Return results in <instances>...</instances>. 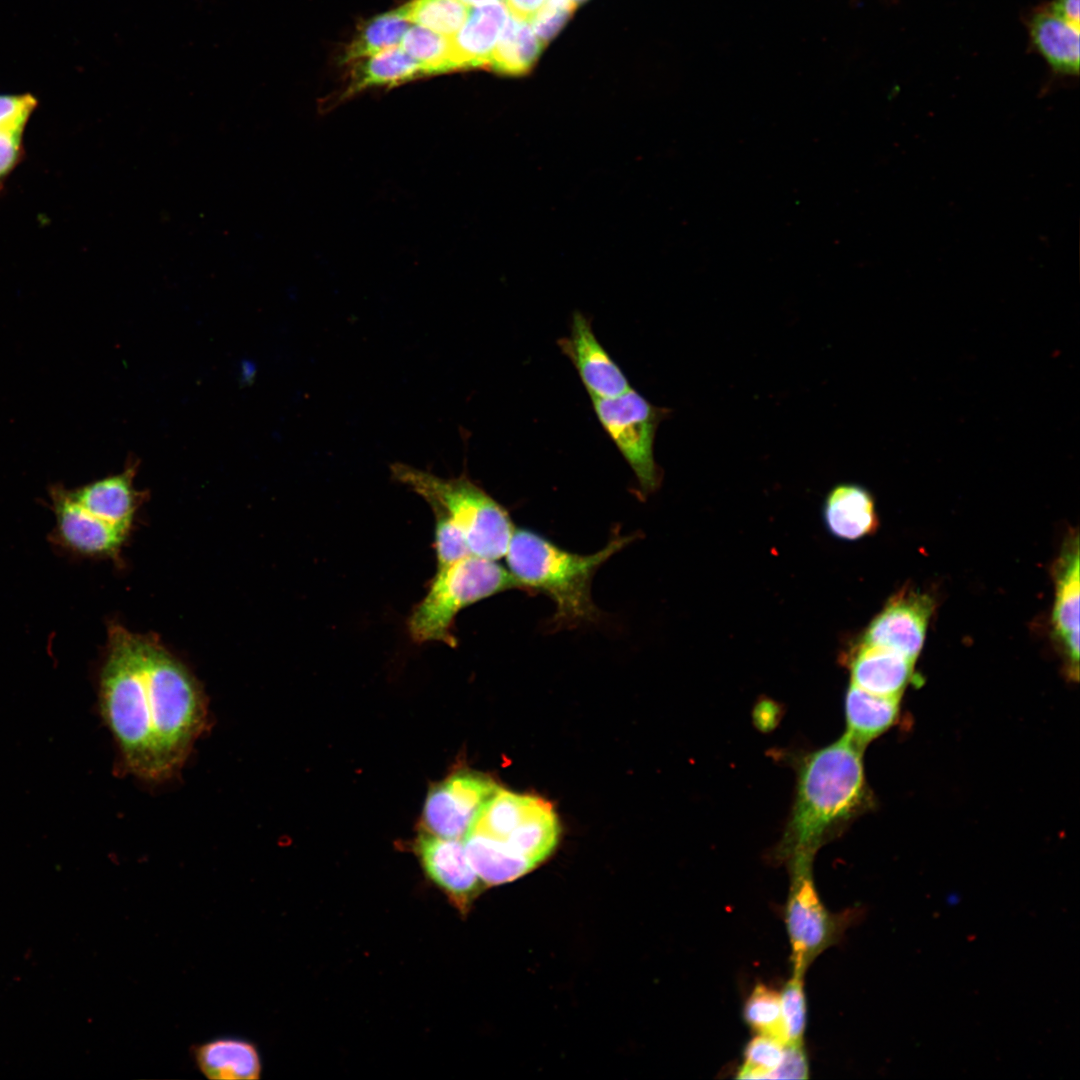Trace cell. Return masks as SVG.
I'll return each mask as SVG.
<instances>
[{"label":"cell","instance_id":"1","mask_svg":"<svg viewBox=\"0 0 1080 1080\" xmlns=\"http://www.w3.org/2000/svg\"><path fill=\"white\" fill-rule=\"evenodd\" d=\"M98 709L123 766L145 780L174 775L207 725L190 670L153 634L111 624L98 673Z\"/></svg>","mask_w":1080,"mask_h":1080},{"label":"cell","instance_id":"2","mask_svg":"<svg viewBox=\"0 0 1080 1080\" xmlns=\"http://www.w3.org/2000/svg\"><path fill=\"white\" fill-rule=\"evenodd\" d=\"M863 750L844 735L802 758L795 801L779 847L795 873L808 871L817 849L871 806Z\"/></svg>","mask_w":1080,"mask_h":1080},{"label":"cell","instance_id":"3","mask_svg":"<svg viewBox=\"0 0 1080 1080\" xmlns=\"http://www.w3.org/2000/svg\"><path fill=\"white\" fill-rule=\"evenodd\" d=\"M137 467L130 459L121 473L75 489L53 487L56 544L83 556L116 558L145 498L133 484Z\"/></svg>","mask_w":1080,"mask_h":1080},{"label":"cell","instance_id":"4","mask_svg":"<svg viewBox=\"0 0 1080 1080\" xmlns=\"http://www.w3.org/2000/svg\"><path fill=\"white\" fill-rule=\"evenodd\" d=\"M633 539V536H617L596 553L580 555L558 547L534 531L517 529L505 556L508 570L522 588L542 592L553 600L554 623L576 624L598 617L599 611L591 597L592 578L603 563Z\"/></svg>","mask_w":1080,"mask_h":1080},{"label":"cell","instance_id":"5","mask_svg":"<svg viewBox=\"0 0 1080 1080\" xmlns=\"http://www.w3.org/2000/svg\"><path fill=\"white\" fill-rule=\"evenodd\" d=\"M393 480L442 510L461 530L472 555L498 560L506 555L514 534L508 511L465 473L442 478L404 464L390 467Z\"/></svg>","mask_w":1080,"mask_h":1080},{"label":"cell","instance_id":"6","mask_svg":"<svg viewBox=\"0 0 1080 1080\" xmlns=\"http://www.w3.org/2000/svg\"><path fill=\"white\" fill-rule=\"evenodd\" d=\"M514 588L522 586L508 569L475 555L437 569L426 595L409 616V634L417 643L438 641L454 647V620L462 609Z\"/></svg>","mask_w":1080,"mask_h":1080},{"label":"cell","instance_id":"7","mask_svg":"<svg viewBox=\"0 0 1080 1080\" xmlns=\"http://www.w3.org/2000/svg\"><path fill=\"white\" fill-rule=\"evenodd\" d=\"M594 412L634 472L643 494L655 491L661 471L654 459L660 422L671 412L652 405L633 388L612 398H591Z\"/></svg>","mask_w":1080,"mask_h":1080},{"label":"cell","instance_id":"8","mask_svg":"<svg viewBox=\"0 0 1080 1080\" xmlns=\"http://www.w3.org/2000/svg\"><path fill=\"white\" fill-rule=\"evenodd\" d=\"M499 788L492 778L474 771H458L432 785L423 811L425 830L442 838L463 839Z\"/></svg>","mask_w":1080,"mask_h":1080},{"label":"cell","instance_id":"9","mask_svg":"<svg viewBox=\"0 0 1080 1080\" xmlns=\"http://www.w3.org/2000/svg\"><path fill=\"white\" fill-rule=\"evenodd\" d=\"M808 872L795 873L785 913L794 975L801 977L810 962L840 935L842 923L856 920L863 912L851 911L843 920L833 918L822 904Z\"/></svg>","mask_w":1080,"mask_h":1080},{"label":"cell","instance_id":"10","mask_svg":"<svg viewBox=\"0 0 1080 1080\" xmlns=\"http://www.w3.org/2000/svg\"><path fill=\"white\" fill-rule=\"evenodd\" d=\"M413 849L428 878L460 914L466 915L485 886L472 868L463 843L425 830L415 839Z\"/></svg>","mask_w":1080,"mask_h":1080},{"label":"cell","instance_id":"11","mask_svg":"<svg viewBox=\"0 0 1080 1080\" xmlns=\"http://www.w3.org/2000/svg\"><path fill=\"white\" fill-rule=\"evenodd\" d=\"M932 610L933 601L928 595L903 590L871 621L861 642L894 650L915 661L923 647Z\"/></svg>","mask_w":1080,"mask_h":1080},{"label":"cell","instance_id":"12","mask_svg":"<svg viewBox=\"0 0 1080 1080\" xmlns=\"http://www.w3.org/2000/svg\"><path fill=\"white\" fill-rule=\"evenodd\" d=\"M571 360L591 398L616 397L631 388L620 367L596 338L590 320L573 315L568 337L558 341Z\"/></svg>","mask_w":1080,"mask_h":1080},{"label":"cell","instance_id":"13","mask_svg":"<svg viewBox=\"0 0 1080 1080\" xmlns=\"http://www.w3.org/2000/svg\"><path fill=\"white\" fill-rule=\"evenodd\" d=\"M1054 638L1064 654L1068 673L1078 679L1079 666V540L1070 535L1054 567Z\"/></svg>","mask_w":1080,"mask_h":1080},{"label":"cell","instance_id":"14","mask_svg":"<svg viewBox=\"0 0 1080 1080\" xmlns=\"http://www.w3.org/2000/svg\"><path fill=\"white\" fill-rule=\"evenodd\" d=\"M914 662L894 650L860 642L849 657L851 684L873 694L900 698L913 680Z\"/></svg>","mask_w":1080,"mask_h":1080},{"label":"cell","instance_id":"15","mask_svg":"<svg viewBox=\"0 0 1080 1080\" xmlns=\"http://www.w3.org/2000/svg\"><path fill=\"white\" fill-rule=\"evenodd\" d=\"M198 1070L211 1080H255L263 1071L260 1052L250 1040L216 1037L192 1047Z\"/></svg>","mask_w":1080,"mask_h":1080},{"label":"cell","instance_id":"16","mask_svg":"<svg viewBox=\"0 0 1080 1080\" xmlns=\"http://www.w3.org/2000/svg\"><path fill=\"white\" fill-rule=\"evenodd\" d=\"M507 17L500 1L469 10L465 23L450 37L454 68L487 67Z\"/></svg>","mask_w":1080,"mask_h":1080},{"label":"cell","instance_id":"17","mask_svg":"<svg viewBox=\"0 0 1080 1080\" xmlns=\"http://www.w3.org/2000/svg\"><path fill=\"white\" fill-rule=\"evenodd\" d=\"M826 528L842 540H857L878 528L875 502L871 493L858 484L841 483L828 493L823 508Z\"/></svg>","mask_w":1080,"mask_h":1080},{"label":"cell","instance_id":"18","mask_svg":"<svg viewBox=\"0 0 1080 1080\" xmlns=\"http://www.w3.org/2000/svg\"><path fill=\"white\" fill-rule=\"evenodd\" d=\"M1028 30L1034 47L1054 72L1069 76L1079 74V28L1043 8L1030 17Z\"/></svg>","mask_w":1080,"mask_h":1080},{"label":"cell","instance_id":"19","mask_svg":"<svg viewBox=\"0 0 1080 1080\" xmlns=\"http://www.w3.org/2000/svg\"><path fill=\"white\" fill-rule=\"evenodd\" d=\"M899 700L897 697L873 694L851 684L845 696V736L864 748L895 724Z\"/></svg>","mask_w":1080,"mask_h":1080},{"label":"cell","instance_id":"20","mask_svg":"<svg viewBox=\"0 0 1080 1080\" xmlns=\"http://www.w3.org/2000/svg\"><path fill=\"white\" fill-rule=\"evenodd\" d=\"M467 858L485 887L511 882L536 865L511 851L503 842L469 831L463 838Z\"/></svg>","mask_w":1080,"mask_h":1080},{"label":"cell","instance_id":"21","mask_svg":"<svg viewBox=\"0 0 1080 1080\" xmlns=\"http://www.w3.org/2000/svg\"><path fill=\"white\" fill-rule=\"evenodd\" d=\"M559 834V821L552 805L541 799L501 842L514 853L537 865L553 852Z\"/></svg>","mask_w":1080,"mask_h":1080},{"label":"cell","instance_id":"22","mask_svg":"<svg viewBox=\"0 0 1080 1080\" xmlns=\"http://www.w3.org/2000/svg\"><path fill=\"white\" fill-rule=\"evenodd\" d=\"M543 48L528 21L509 14L487 67L505 74L524 73L535 63Z\"/></svg>","mask_w":1080,"mask_h":1080},{"label":"cell","instance_id":"23","mask_svg":"<svg viewBox=\"0 0 1080 1080\" xmlns=\"http://www.w3.org/2000/svg\"><path fill=\"white\" fill-rule=\"evenodd\" d=\"M369 57L356 71L350 93L375 85L399 84L424 74L420 65L398 46Z\"/></svg>","mask_w":1080,"mask_h":1080},{"label":"cell","instance_id":"24","mask_svg":"<svg viewBox=\"0 0 1080 1080\" xmlns=\"http://www.w3.org/2000/svg\"><path fill=\"white\" fill-rule=\"evenodd\" d=\"M404 6L371 20L346 51V60L372 56L398 46L409 24Z\"/></svg>","mask_w":1080,"mask_h":1080},{"label":"cell","instance_id":"25","mask_svg":"<svg viewBox=\"0 0 1080 1080\" xmlns=\"http://www.w3.org/2000/svg\"><path fill=\"white\" fill-rule=\"evenodd\" d=\"M401 48L420 65L424 74L455 70L450 37L416 25L404 34Z\"/></svg>","mask_w":1080,"mask_h":1080},{"label":"cell","instance_id":"26","mask_svg":"<svg viewBox=\"0 0 1080 1080\" xmlns=\"http://www.w3.org/2000/svg\"><path fill=\"white\" fill-rule=\"evenodd\" d=\"M744 1020L758 1035L787 1044L780 994L765 984H757L745 1001Z\"/></svg>","mask_w":1080,"mask_h":1080},{"label":"cell","instance_id":"27","mask_svg":"<svg viewBox=\"0 0 1080 1080\" xmlns=\"http://www.w3.org/2000/svg\"><path fill=\"white\" fill-rule=\"evenodd\" d=\"M404 8L410 22L446 37L462 27L470 10L459 0H413Z\"/></svg>","mask_w":1080,"mask_h":1080},{"label":"cell","instance_id":"28","mask_svg":"<svg viewBox=\"0 0 1080 1080\" xmlns=\"http://www.w3.org/2000/svg\"><path fill=\"white\" fill-rule=\"evenodd\" d=\"M784 1046L768 1036L758 1035L751 1039L745 1047L744 1063L737 1078L770 1079L782 1060Z\"/></svg>","mask_w":1080,"mask_h":1080},{"label":"cell","instance_id":"29","mask_svg":"<svg viewBox=\"0 0 1080 1080\" xmlns=\"http://www.w3.org/2000/svg\"><path fill=\"white\" fill-rule=\"evenodd\" d=\"M435 516L434 547L437 569L447 567L472 555L466 539L456 524L440 509L432 508Z\"/></svg>","mask_w":1080,"mask_h":1080},{"label":"cell","instance_id":"30","mask_svg":"<svg viewBox=\"0 0 1080 1080\" xmlns=\"http://www.w3.org/2000/svg\"><path fill=\"white\" fill-rule=\"evenodd\" d=\"M787 1044H802L806 1026V999L801 976L794 975L780 994Z\"/></svg>","mask_w":1080,"mask_h":1080},{"label":"cell","instance_id":"31","mask_svg":"<svg viewBox=\"0 0 1080 1080\" xmlns=\"http://www.w3.org/2000/svg\"><path fill=\"white\" fill-rule=\"evenodd\" d=\"M37 99L29 94L0 95V130H24Z\"/></svg>","mask_w":1080,"mask_h":1080},{"label":"cell","instance_id":"32","mask_svg":"<svg viewBox=\"0 0 1080 1080\" xmlns=\"http://www.w3.org/2000/svg\"><path fill=\"white\" fill-rule=\"evenodd\" d=\"M23 132L18 129L0 130V190L22 158Z\"/></svg>","mask_w":1080,"mask_h":1080},{"label":"cell","instance_id":"33","mask_svg":"<svg viewBox=\"0 0 1080 1080\" xmlns=\"http://www.w3.org/2000/svg\"><path fill=\"white\" fill-rule=\"evenodd\" d=\"M573 11L544 4L531 18V27L545 46L562 28Z\"/></svg>","mask_w":1080,"mask_h":1080},{"label":"cell","instance_id":"34","mask_svg":"<svg viewBox=\"0 0 1080 1080\" xmlns=\"http://www.w3.org/2000/svg\"><path fill=\"white\" fill-rule=\"evenodd\" d=\"M808 1062L803 1044H786L782 1060L770 1079H806Z\"/></svg>","mask_w":1080,"mask_h":1080},{"label":"cell","instance_id":"35","mask_svg":"<svg viewBox=\"0 0 1080 1080\" xmlns=\"http://www.w3.org/2000/svg\"><path fill=\"white\" fill-rule=\"evenodd\" d=\"M1080 0H1053L1046 8L1053 15L1080 29Z\"/></svg>","mask_w":1080,"mask_h":1080},{"label":"cell","instance_id":"36","mask_svg":"<svg viewBox=\"0 0 1080 1080\" xmlns=\"http://www.w3.org/2000/svg\"><path fill=\"white\" fill-rule=\"evenodd\" d=\"M545 2L546 0H503L508 13L524 21H530Z\"/></svg>","mask_w":1080,"mask_h":1080},{"label":"cell","instance_id":"37","mask_svg":"<svg viewBox=\"0 0 1080 1080\" xmlns=\"http://www.w3.org/2000/svg\"><path fill=\"white\" fill-rule=\"evenodd\" d=\"M467 7H480L486 4L498 2L499 0H459Z\"/></svg>","mask_w":1080,"mask_h":1080},{"label":"cell","instance_id":"38","mask_svg":"<svg viewBox=\"0 0 1080 1080\" xmlns=\"http://www.w3.org/2000/svg\"><path fill=\"white\" fill-rule=\"evenodd\" d=\"M571 1L577 6L579 3H582L585 0H571Z\"/></svg>","mask_w":1080,"mask_h":1080}]
</instances>
